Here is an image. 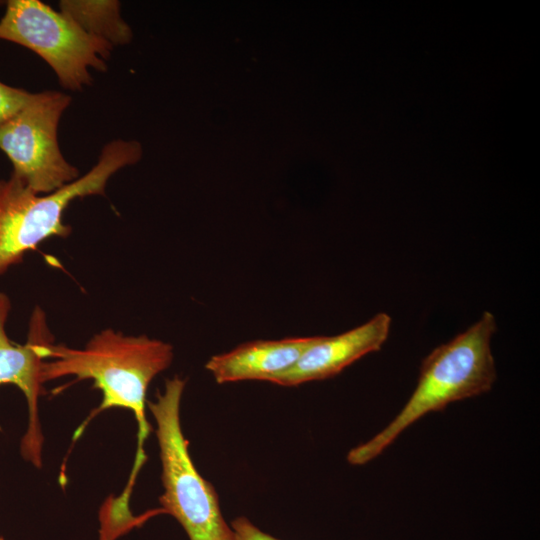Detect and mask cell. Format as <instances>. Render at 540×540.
<instances>
[{
  "label": "cell",
  "mask_w": 540,
  "mask_h": 540,
  "mask_svg": "<svg viewBox=\"0 0 540 540\" xmlns=\"http://www.w3.org/2000/svg\"><path fill=\"white\" fill-rule=\"evenodd\" d=\"M49 333V332H48ZM46 333L39 342L44 359L41 380L46 383L65 376L77 381L92 380L102 393V402L93 412L124 408L133 412L138 425V444L130 480L134 481L146 460L144 442L151 432L146 419V393L151 381L172 363L173 347L146 335H125L111 328L96 333L82 349L51 342Z\"/></svg>",
  "instance_id": "1"
},
{
  "label": "cell",
  "mask_w": 540,
  "mask_h": 540,
  "mask_svg": "<svg viewBox=\"0 0 540 540\" xmlns=\"http://www.w3.org/2000/svg\"><path fill=\"white\" fill-rule=\"evenodd\" d=\"M496 329L494 314L485 311L467 330L431 351L422 361L417 385L401 411L373 438L351 449L347 461L366 464L426 414L490 391L497 378L491 351Z\"/></svg>",
  "instance_id": "2"
},
{
  "label": "cell",
  "mask_w": 540,
  "mask_h": 540,
  "mask_svg": "<svg viewBox=\"0 0 540 540\" xmlns=\"http://www.w3.org/2000/svg\"><path fill=\"white\" fill-rule=\"evenodd\" d=\"M141 156L138 141L113 140L85 175L50 194H37L12 175L0 179V274L47 239L69 236L71 227L64 222V213L71 202L105 195L110 177Z\"/></svg>",
  "instance_id": "3"
},
{
  "label": "cell",
  "mask_w": 540,
  "mask_h": 540,
  "mask_svg": "<svg viewBox=\"0 0 540 540\" xmlns=\"http://www.w3.org/2000/svg\"><path fill=\"white\" fill-rule=\"evenodd\" d=\"M185 380L174 377L165 383L155 401H147L157 428L162 483V513L173 516L189 540H234L225 521L213 485L196 469L180 422V403Z\"/></svg>",
  "instance_id": "4"
},
{
  "label": "cell",
  "mask_w": 540,
  "mask_h": 540,
  "mask_svg": "<svg viewBox=\"0 0 540 540\" xmlns=\"http://www.w3.org/2000/svg\"><path fill=\"white\" fill-rule=\"evenodd\" d=\"M0 39L24 46L39 55L60 84L79 91L91 85L89 68L106 71L113 46L90 35L67 14L39 0H10L0 19Z\"/></svg>",
  "instance_id": "5"
},
{
  "label": "cell",
  "mask_w": 540,
  "mask_h": 540,
  "mask_svg": "<svg viewBox=\"0 0 540 540\" xmlns=\"http://www.w3.org/2000/svg\"><path fill=\"white\" fill-rule=\"evenodd\" d=\"M71 97L59 91L32 93L27 104L0 128V150L12 176L37 194H50L74 182L79 170L61 153L57 130Z\"/></svg>",
  "instance_id": "6"
},
{
  "label": "cell",
  "mask_w": 540,
  "mask_h": 540,
  "mask_svg": "<svg viewBox=\"0 0 540 540\" xmlns=\"http://www.w3.org/2000/svg\"><path fill=\"white\" fill-rule=\"evenodd\" d=\"M11 311L9 297L0 292V385L12 384L24 394L28 405V428L21 440L20 451L24 459L41 466L43 436L38 416V399L42 391L41 366L44 361L39 352V341L48 332L45 316L39 308L31 318L28 340L25 344L12 342L6 332Z\"/></svg>",
  "instance_id": "7"
},
{
  "label": "cell",
  "mask_w": 540,
  "mask_h": 540,
  "mask_svg": "<svg viewBox=\"0 0 540 540\" xmlns=\"http://www.w3.org/2000/svg\"><path fill=\"white\" fill-rule=\"evenodd\" d=\"M391 321L389 314L380 312L341 334L318 336L292 367L270 383L290 387L336 376L364 355L380 350L389 336Z\"/></svg>",
  "instance_id": "8"
},
{
  "label": "cell",
  "mask_w": 540,
  "mask_h": 540,
  "mask_svg": "<svg viewBox=\"0 0 540 540\" xmlns=\"http://www.w3.org/2000/svg\"><path fill=\"white\" fill-rule=\"evenodd\" d=\"M318 336L256 340L212 356L205 368L219 384L258 380L270 382L292 367Z\"/></svg>",
  "instance_id": "9"
},
{
  "label": "cell",
  "mask_w": 540,
  "mask_h": 540,
  "mask_svg": "<svg viewBox=\"0 0 540 540\" xmlns=\"http://www.w3.org/2000/svg\"><path fill=\"white\" fill-rule=\"evenodd\" d=\"M60 11L80 28L112 46L128 44L132 39L129 25L120 16L118 1L62 0Z\"/></svg>",
  "instance_id": "10"
},
{
  "label": "cell",
  "mask_w": 540,
  "mask_h": 540,
  "mask_svg": "<svg viewBox=\"0 0 540 540\" xmlns=\"http://www.w3.org/2000/svg\"><path fill=\"white\" fill-rule=\"evenodd\" d=\"M32 93L0 81V128L30 100Z\"/></svg>",
  "instance_id": "11"
},
{
  "label": "cell",
  "mask_w": 540,
  "mask_h": 540,
  "mask_svg": "<svg viewBox=\"0 0 540 540\" xmlns=\"http://www.w3.org/2000/svg\"><path fill=\"white\" fill-rule=\"evenodd\" d=\"M234 540H280L262 531L246 517H238L231 523Z\"/></svg>",
  "instance_id": "12"
},
{
  "label": "cell",
  "mask_w": 540,
  "mask_h": 540,
  "mask_svg": "<svg viewBox=\"0 0 540 540\" xmlns=\"http://www.w3.org/2000/svg\"><path fill=\"white\" fill-rule=\"evenodd\" d=\"M0 540H5L4 538L0 537Z\"/></svg>",
  "instance_id": "13"
}]
</instances>
